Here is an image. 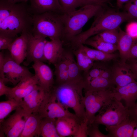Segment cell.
Returning a JSON list of instances; mask_svg holds the SVG:
<instances>
[{"mask_svg":"<svg viewBox=\"0 0 137 137\" xmlns=\"http://www.w3.org/2000/svg\"><path fill=\"white\" fill-rule=\"evenodd\" d=\"M3 50H2L0 52V78L3 79L4 78L3 70L4 60V54Z\"/></svg>","mask_w":137,"mask_h":137,"instance_id":"44","label":"cell"},{"mask_svg":"<svg viewBox=\"0 0 137 137\" xmlns=\"http://www.w3.org/2000/svg\"><path fill=\"white\" fill-rule=\"evenodd\" d=\"M136 121L129 116L118 124L106 127L109 137H132Z\"/></svg>","mask_w":137,"mask_h":137,"instance_id":"19","label":"cell"},{"mask_svg":"<svg viewBox=\"0 0 137 137\" xmlns=\"http://www.w3.org/2000/svg\"><path fill=\"white\" fill-rule=\"evenodd\" d=\"M28 39L26 60L24 62L25 66L29 65L32 62L40 61L46 62L44 51L47 41L45 38L35 37L31 31L28 32Z\"/></svg>","mask_w":137,"mask_h":137,"instance_id":"11","label":"cell"},{"mask_svg":"<svg viewBox=\"0 0 137 137\" xmlns=\"http://www.w3.org/2000/svg\"><path fill=\"white\" fill-rule=\"evenodd\" d=\"M83 45L71 49L76 57L77 64L81 71L83 73L84 76L92 66L94 61L86 54L83 48Z\"/></svg>","mask_w":137,"mask_h":137,"instance_id":"27","label":"cell"},{"mask_svg":"<svg viewBox=\"0 0 137 137\" xmlns=\"http://www.w3.org/2000/svg\"><path fill=\"white\" fill-rule=\"evenodd\" d=\"M129 62L127 63L131 71L137 79V59L129 60Z\"/></svg>","mask_w":137,"mask_h":137,"instance_id":"42","label":"cell"},{"mask_svg":"<svg viewBox=\"0 0 137 137\" xmlns=\"http://www.w3.org/2000/svg\"><path fill=\"white\" fill-rule=\"evenodd\" d=\"M119 37L117 44L121 61L126 62L129 52L133 45L136 40L133 38L126 32L119 28Z\"/></svg>","mask_w":137,"mask_h":137,"instance_id":"24","label":"cell"},{"mask_svg":"<svg viewBox=\"0 0 137 137\" xmlns=\"http://www.w3.org/2000/svg\"><path fill=\"white\" fill-rule=\"evenodd\" d=\"M42 118L38 112L31 113L26 121L20 137L40 136V125Z\"/></svg>","mask_w":137,"mask_h":137,"instance_id":"23","label":"cell"},{"mask_svg":"<svg viewBox=\"0 0 137 137\" xmlns=\"http://www.w3.org/2000/svg\"><path fill=\"white\" fill-rule=\"evenodd\" d=\"M28 32H23L16 38L7 50L13 59L20 64L26 56Z\"/></svg>","mask_w":137,"mask_h":137,"instance_id":"16","label":"cell"},{"mask_svg":"<svg viewBox=\"0 0 137 137\" xmlns=\"http://www.w3.org/2000/svg\"><path fill=\"white\" fill-rule=\"evenodd\" d=\"M69 77V83L83 84L84 75L74 59L72 50H65Z\"/></svg>","mask_w":137,"mask_h":137,"instance_id":"22","label":"cell"},{"mask_svg":"<svg viewBox=\"0 0 137 137\" xmlns=\"http://www.w3.org/2000/svg\"><path fill=\"white\" fill-rule=\"evenodd\" d=\"M126 32L135 40H137V21H132L127 25Z\"/></svg>","mask_w":137,"mask_h":137,"instance_id":"37","label":"cell"},{"mask_svg":"<svg viewBox=\"0 0 137 137\" xmlns=\"http://www.w3.org/2000/svg\"><path fill=\"white\" fill-rule=\"evenodd\" d=\"M100 77L112 80V70L105 67Z\"/></svg>","mask_w":137,"mask_h":137,"instance_id":"45","label":"cell"},{"mask_svg":"<svg viewBox=\"0 0 137 137\" xmlns=\"http://www.w3.org/2000/svg\"><path fill=\"white\" fill-rule=\"evenodd\" d=\"M130 1L137 6V0H131Z\"/></svg>","mask_w":137,"mask_h":137,"instance_id":"50","label":"cell"},{"mask_svg":"<svg viewBox=\"0 0 137 137\" xmlns=\"http://www.w3.org/2000/svg\"><path fill=\"white\" fill-rule=\"evenodd\" d=\"M63 42L60 39L46 41L44 55L45 62L53 65L57 61L64 50Z\"/></svg>","mask_w":137,"mask_h":137,"instance_id":"21","label":"cell"},{"mask_svg":"<svg viewBox=\"0 0 137 137\" xmlns=\"http://www.w3.org/2000/svg\"><path fill=\"white\" fill-rule=\"evenodd\" d=\"M22 100H19L11 98L8 99L6 101L0 102V123L12 111L21 106Z\"/></svg>","mask_w":137,"mask_h":137,"instance_id":"29","label":"cell"},{"mask_svg":"<svg viewBox=\"0 0 137 137\" xmlns=\"http://www.w3.org/2000/svg\"><path fill=\"white\" fill-rule=\"evenodd\" d=\"M132 137H137V121L134 128Z\"/></svg>","mask_w":137,"mask_h":137,"instance_id":"48","label":"cell"},{"mask_svg":"<svg viewBox=\"0 0 137 137\" xmlns=\"http://www.w3.org/2000/svg\"><path fill=\"white\" fill-rule=\"evenodd\" d=\"M88 125V120L87 119L81 122L79 124L77 130L73 137H87Z\"/></svg>","mask_w":137,"mask_h":137,"instance_id":"36","label":"cell"},{"mask_svg":"<svg viewBox=\"0 0 137 137\" xmlns=\"http://www.w3.org/2000/svg\"><path fill=\"white\" fill-rule=\"evenodd\" d=\"M63 14L48 12L33 15L31 33L35 37L61 40L63 28Z\"/></svg>","mask_w":137,"mask_h":137,"instance_id":"5","label":"cell"},{"mask_svg":"<svg viewBox=\"0 0 137 137\" xmlns=\"http://www.w3.org/2000/svg\"><path fill=\"white\" fill-rule=\"evenodd\" d=\"M113 89L104 91H85L83 102L88 125L94 122L96 114L103 106L114 98Z\"/></svg>","mask_w":137,"mask_h":137,"instance_id":"7","label":"cell"},{"mask_svg":"<svg viewBox=\"0 0 137 137\" xmlns=\"http://www.w3.org/2000/svg\"><path fill=\"white\" fill-rule=\"evenodd\" d=\"M48 92L37 85L31 92L23 99L21 107L32 113L38 112L40 105Z\"/></svg>","mask_w":137,"mask_h":137,"instance_id":"15","label":"cell"},{"mask_svg":"<svg viewBox=\"0 0 137 137\" xmlns=\"http://www.w3.org/2000/svg\"><path fill=\"white\" fill-rule=\"evenodd\" d=\"M137 59V40L132 46L128 54L127 60Z\"/></svg>","mask_w":137,"mask_h":137,"instance_id":"41","label":"cell"},{"mask_svg":"<svg viewBox=\"0 0 137 137\" xmlns=\"http://www.w3.org/2000/svg\"><path fill=\"white\" fill-rule=\"evenodd\" d=\"M103 5H87L78 9L64 13L63 28L61 39L64 44H67L73 38L82 32V28L87 22L103 10Z\"/></svg>","mask_w":137,"mask_h":137,"instance_id":"3","label":"cell"},{"mask_svg":"<svg viewBox=\"0 0 137 137\" xmlns=\"http://www.w3.org/2000/svg\"><path fill=\"white\" fill-rule=\"evenodd\" d=\"M14 113L0 123V135L8 137H20L25 123L32 112L20 106Z\"/></svg>","mask_w":137,"mask_h":137,"instance_id":"8","label":"cell"},{"mask_svg":"<svg viewBox=\"0 0 137 137\" xmlns=\"http://www.w3.org/2000/svg\"><path fill=\"white\" fill-rule=\"evenodd\" d=\"M94 1H96L100 4H102L105 3L108 1V0H93Z\"/></svg>","mask_w":137,"mask_h":137,"instance_id":"49","label":"cell"},{"mask_svg":"<svg viewBox=\"0 0 137 137\" xmlns=\"http://www.w3.org/2000/svg\"><path fill=\"white\" fill-rule=\"evenodd\" d=\"M10 3L15 4L21 2H27L29 0H4Z\"/></svg>","mask_w":137,"mask_h":137,"instance_id":"47","label":"cell"},{"mask_svg":"<svg viewBox=\"0 0 137 137\" xmlns=\"http://www.w3.org/2000/svg\"><path fill=\"white\" fill-rule=\"evenodd\" d=\"M125 8L127 12L134 20L137 19V6L131 1L126 3Z\"/></svg>","mask_w":137,"mask_h":137,"instance_id":"38","label":"cell"},{"mask_svg":"<svg viewBox=\"0 0 137 137\" xmlns=\"http://www.w3.org/2000/svg\"><path fill=\"white\" fill-rule=\"evenodd\" d=\"M64 13L74 11L79 7L92 4L103 5L93 0H58Z\"/></svg>","mask_w":137,"mask_h":137,"instance_id":"30","label":"cell"},{"mask_svg":"<svg viewBox=\"0 0 137 137\" xmlns=\"http://www.w3.org/2000/svg\"><path fill=\"white\" fill-rule=\"evenodd\" d=\"M32 67L37 79L38 85L46 91L50 92L54 83V74L51 68L40 61L33 62Z\"/></svg>","mask_w":137,"mask_h":137,"instance_id":"12","label":"cell"},{"mask_svg":"<svg viewBox=\"0 0 137 137\" xmlns=\"http://www.w3.org/2000/svg\"><path fill=\"white\" fill-rule=\"evenodd\" d=\"M56 85L69 83V79L65 50L57 62L54 65Z\"/></svg>","mask_w":137,"mask_h":137,"instance_id":"25","label":"cell"},{"mask_svg":"<svg viewBox=\"0 0 137 137\" xmlns=\"http://www.w3.org/2000/svg\"><path fill=\"white\" fill-rule=\"evenodd\" d=\"M26 3L0 0V35L16 38L19 34L31 32L33 14Z\"/></svg>","mask_w":137,"mask_h":137,"instance_id":"1","label":"cell"},{"mask_svg":"<svg viewBox=\"0 0 137 137\" xmlns=\"http://www.w3.org/2000/svg\"><path fill=\"white\" fill-rule=\"evenodd\" d=\"M29 7L33 15L51 12L60 14L64 13L58 0H29Z\"/></svg>","mask_w":137,"mask_h":137,"instance_id":"18","label":"cell"},{"mask_svg":"<svg viewBox=\"0 0 137 137\" xmlns=\"http://www.w3.org/2000/svg\"><path fill=\"white\" fill-rule=\"evenodd\" d=\"M83 48L87 55L94 61H108L115 58L117 56L116 54L105 53L96 49L90 48L83 45Z\"/></svg>","mask_w":137,"mask_h":137,"instance_id":"31","label":"cell"},{"mask_svg":"<svg viewBox=\"0 0 137 137\" xmlns=\"http://www.w3.org/2000/svg\"><path fill=\"white\" fill-rule=\"evenodd\" d=\"M3 79L5 83L10 82L14 85L29 78L34 75L26 67L21 65L12 58L8 51L4 54Z\"/></svg>","mask_w":137,"mask_h":137,"instance_id":"9","label":"cell"},{"mask_svg":"<svg viewBox=\"0 0 137 137\" xmlns=\"http://www.w3.org/2000/svg\"><path fill=\"white\" fill-rule=\"evenodd\" d=\"M99 125L93 122L88 125L87 134L90 137H109V135H105L99 130Z\"/></svg>","mask_w":137,"mask_h":137,"instance_id":"35","label":"cell"},{"mask_svg":"<svg viewBox=\"0 0 137 137\" xmlns=\"http://www.w3.org/2000/svg\"><path fill=\"white\" fill-rule=\"evenodd\" d=\"M83 89L82 84L68 83L54 85L50 91L62 106L67 109H72L77 117L83 121L86 119Z\"/></svg>","mask_w":137,"mask_h":137,"instance_id":"4","label":"cell"},{"mask_svg":"<svg viewBox=\"0 0 137 137\" xmlns=\"http://www.w3.org/2000/svg\"><path fill=\"white\" fill-rule=\"evenodd\" d=\"M105 68V67L102 65L94 62L92 67L84 75V81L89 80L100 77L103 71Z\"/></svg>","mask_w":137,"mask_h":137,"instance_id":"34","label":"cell"},{"mask_svg":"<svg viewBox=\"0 0 137 137\" xmlns=\"http://www.w3.org/2000/svg\"><path fill=\"white\" fill-rule=\"evenodd\" d=\"M112 81L116 87L126 85L136 80V78L126 62L121 61L115 64L111 70Z\"/></svg>","mask_w":137,"mask_h":137,"instance_id":"13","label":"cell"},{"mask_svg":"<svg viewBox=\"0 0 137 137\" xmlns=\"http://www.w3.org/2000/svg\"><path fill=\"white\" fill-rule=\"evenodd\" d=\"M98 113L93 122L106 127L116 125L129 116L128 109L114 98L104 105Z\"/></svg>","mask_w":137,"mask_h":137,"instance_id":"6","label":"cell"},{"mask_svg":"<svg viewBox=\"0 0 137 137\" xmlns=\"http://www.w3.org/2000/svg\"><path fill=\"white\" fill-rule=\"evenodd\" d=\"M4 80L0 78V96L5 95L7 97L9 95L12 88L6 86Z\"/></svg>","mask_w":137,"mask_h":137,"instance_id":"40","label":"cell"},{"mask_svg":"<svg viewBox=\"0 0 137 137\" xmlns=\"http://www.w3.org/2000/svg\"><path fill=\"white\" fill-rule=\"evenodd\" d=\"M116 4L117 7L119 8H121L125 3L130 1L131 0H116Z\"/></svg>","mask_w":137,"mask_h":137,"instance_id":"46","label":"cell"},{"mask_svg":"<svg viewBox=\"0 0 137 137\" xmlns=\"http://www.w3.org/2000/svg\"><path fill=\"white\" fill-rule=\"evenodd\" d=\"M112 92L114 97L120 101L124 100L126 107L129 109L134 106L137 100V81L135 80L122 87H114Z\"/></svg>","mask_w":137,"mask_h":137,"instance_id":"14","label":"cell"},{"mask_svg":"<svg viewBox=\"0 0 137 137\" xmlns=\"http://www.w3.org/2000/svg\"><path fill=\"white\" fill-rule=\"evenodd\" d=\"M90 28L73 38L69 44L73 48L81 44L91 36L104 31L116 29L123 23L134 19L127 12H116L102 10L96 16Z\"/></svg>","mask_w":137,"mask_h":137,"instance_id":"2","label":"cell"},{"mask_svg":"<svg viewBox=\"0 0 137 137\" xmlns=\"http://www.w3.org/2000/svg\"><path fill=\"white\" fill-rule=\"evenodd\" d=\"M84 44L91 46L95 49L107 53H112L117 50V45L102 41L89 38Z\"/></svg>","mask_w":137,"mask_h":137,"instance_id":"32","label":"cell"},{"mask_svg":"<svg viewBox=\"0 0 137 137\" xmlns=\"http://www.w3.org/2000/svg\"><path fill=\"white\" fill-rule=\"evenodd\" d=\"M38 112L42 118L57 119L76 116L75 114L70 112L68 109L65 108L59 103L50 91L47 93L38 109Z\"/></svg>","mask_w":137,"mask_h":137,"instance_id":"10","label":"cell"},{"mask_svg":"<svg viewBox=\"0 0 137 137\" xmlns=\"http://www.w3.org/2000/svg\"><path fill=\"white\" fill-rule=\"evenodd\" d=\"M114 85L112 80L101 77L84 80L83 84L85 91L106 90L113 89Z\"/></svg>","mask_w":137,"mask_h":137,"instance_id":"26","label":"cell"},{"mask_svg":"<svg viewBox=\"0 0 137 137\" xmlns=\"http://www.w3.org/2000/svg\"><path fill=\"white\" fill-rule=\"evenodd\" d=\"M119 28L104 31L96 35L92 38L117 45L119 37Z\"/></svg>","mask_w":137,"mask_h":137,"instance_id":"33","label":"cell"},{"mask_svg":"<svg viewBox=\"0 0 137 137\" xmlns=\"http://www.w3.org/2000/svg\"><path fill=\"white\" fill-rule=\"evenodd\" d=\"M56 119L43 118L40 127V135L43 137H60L56 127Z\"/></svg>","mask_w":137,"mask_h":137,"instance_id":"28","label":"cell"},{"mask_svg":"<svg viewBox=\"0 0 137 137\" xmlns=\"http://www.w3.org/2000/svg\"><path fill=\"white\" fill-rule=\"evenodd\" d=\"M38 85L37 79L34 75L29 78L22 81L12 88L8 96V99L13 98L22 100L29 94Z\"/></svg>","mask_w":137,"mask_h":137,"instance_id":"20","label":"cell"},{"mask_svg":"<svg viewBox=\"0 0 137 137\" xmlns=\"http://www.w3.org/2000/svg\"><path fill=\"white\" fill-rule=\"evenodd\" d=\"M80 120L77 116L56 119V127L60 137L73 136L76 132Z\"/></svg>","mask_w":137,"mask_h":137,"instance_id":"17","label":"cell"},{"mask_svg":"<svg viewBox=\"0 0 137 137\" xmlns=\"http://www.w3.org/2000/svg\"><path fill=\"white\" fill-rule=\"evenodd\" d=\"M15 39L0 35V50H8Z\"/></svg>","mask_w":137,"mask_h":137,"instance_id":"39","label":"cell"},{"mask_svg":"<svg viewBox=\"0 0 137 137\" xmlns=\"http://www.w3.org/2000/svg\"><path fill=\"white\" fill-rule=\"evenodd\" d=\"M128 109L129 116L133 120L137 121V101L134 106Z\"/></svg>","mask_w":137,"mask_h":137,"instance_id":"43","label":"cell"}]
</instances>
